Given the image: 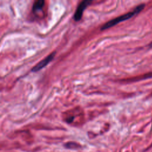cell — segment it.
Instances as JSON below:
<instances>
[{
	"label": "cell",
	"instance_id": "1",
	"mask_svg": "<svg viewBox=\"0 0 152 152\" xmlns=\"http://www.w3.org/2000/svg\"><path fill=\"white\" fill-rule=\"evenodd\" d=\"M145 5L144 4H141L139 5L138 6H137L133 11H130L129 12H127L125 14H123L122 15H120L115 18H113L110 21H109L108 22L106 23L101 28V30H106L107 29L111 27H113L114 26H115L116 24H118L120 22L124 21L125 20H126L131 17H132L133 16H134L135 15H136L137 14L139 13L141 11H142L143 10V8H144Z\"/></svg>",
	"mask_w": 152,
	"mask_h": 152
},
{
	"label": "cell",
	"instance_id": "2",
	"mask_svg": "<svg viewBox=\"0 0 152 152\" xmlns=\"http://www.w3.org/2000/svg\"><path fill=\"white\" fill-rule=\"evenodd\" d=\"M92 2L91 1H83L80 3L75 12L74 18L75 21H79L83 15L84 10Z\"/></svg>",
	"mask_w": 152,
	"mask_h": 152
},
{
	"label": "cell",
	"instance_id": "3",
	"mask_svg": "<svg viewBox=\"0 0 152 152\" xmlns=\"http://www.w3.org/2000/svg\"><path fill=\"white\" fill-rule=\"evenodd\" d=\"M55 54H56L55 52H53L51 53L50 54H49L45 59H43L40 62H39L37 65H36L32 68L31 71L33 72H37L38 71H39L40 69H41L42 68H44L46 65H48L51 61V60H52V59L54 58Z\"/></svg>",
	"mask_w": 152,
	"mask_h": 152
},
{
	"label": "cell",
	"instance_id": "4",
	"mask_svg": "<svg viewBox=\"0 0 152 152\" xmlns=\"http://www.w3.org/2000/svg\"><path fill=\"white\" fill-rule=\"evenodd\" d=\"M44 4H45V1L43 0H39V1H35L33 5V8H32L33 11L36 12L41 10L43 7Z\"/></svg>",
	"mask_w": 152,
	"mask_h": 152
},
{
	"label": "cell",
	"instance_id": "5",
	"mask_svg": "<svg viewBox=\"0 0 152 152\" xmlns=\"http://www.w3.org/2000/svg\"><path fill=\"white\" fill-rule=\"evenodd\" d=\"M65 146L68 148H75L78 147L77 144L74 142H68V143L66 144Z\"/></svg>",
	"mask_w": 152,
	"mask_h": 152
},
{
	"label": "cell",
	"instance_id": "6",
	"mask_svg": "<svg viewBox=\"0 0 152 152\" xmlns=\"http://www.w3.org/2000/svg\"><path fill=\"white\" fill-rule=\"evenodd\" d=\"M150 46H151V47H152V43H151V45H150Z\"/></svg>",
	"mask_w": 152,
	"mask_h": 152
}]
</instances>
